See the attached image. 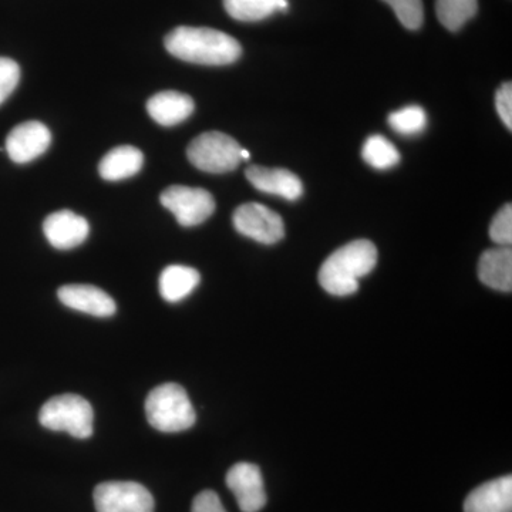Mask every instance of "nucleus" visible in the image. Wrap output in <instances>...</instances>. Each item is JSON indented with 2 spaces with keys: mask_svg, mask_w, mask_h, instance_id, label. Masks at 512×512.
Returning <instances> with one entry per match:
<instances>
[{
  "mask_svg": "<svg viewBox=\"0 0 512 512\" xmlns=\"http://www.w3.org/2000/svg\"><path fill=\"white\" fill-rule=\"evenodd\" d=\"M144 156L138 148L120 146L109 151L100 161L99 173L106 181H121L140 173Z\"/></svg>",
  "mask_w": 512,
  "mask_h": 512,
  "instance_id": "17",
  "label": "nucleus"
},
{
  "mask_svg": "<svg viewBox=\"0 0 512 512\" xmlns=\"http://www.w3.org/2000/svg\"><path fill=\"white\" fill-rule=\"evenodd\" d=\"M249 157H251V154H249V151L245 150V148H242V150H241V158H242V160L248 161Z\"/></svg>",
  "mask_w": 512,
  "mask_h": 512,
  "instance_id": "28",
  "label": "nucleus"
},
{
  "mask_svg": "<svg viewBox=\"0 0 512 512\" xmlns=\"http://www.w3.org/2000/svg\"><path fill=\"white\" fill-rule=\"evenodd\" d=\"M201 276L197 269L184 265H171L160 276V293L167 302L183 301L198 285Z\"/></svg>",
  "mask_w": 512,
  "mask_h": 512,
  "instance_id": "18",
  "label": "nucleus"
},
{
  "mask_svg": "<svg viewBox=\"0 0 512 512\" xmlns=\"http://www.w3.org/2000/svg\"><path fill=\"white\" fill-rule=\"evenodd\" d=\"M195 104L187 94L174 92L157 93L147 103L151 119L165 127L177 126L194 113Z\"/></svg>",
  "mask_w": 512,
  "mask_h": 512,
  "instance_id": "15",
  "label": "nucleus"
},
{
  "mask_svg": "<svg viewBox=\"0 0 512 512\" xmlns=\"http://www.w3.org/2000/svg\"><path fill=\"white\" fill-rule=\"evenodd\" d=\"M478 0H436V15L444 28L457 32L476 16Z\"/></svg>",
  "mask_w": 512,
  "mask_h": 512,
  "instance_id": "20",
  "label": "nucleus"
},
{
  "mask_svg": "<svg viewBox=\"0 0 512 512\" xmlns=\"http://www.w3.org/2000/svg\"><path fill=\"white\" fill-rule=\"evenodd\" d=\"M377 264V248L367 239H357L336 249L323 262L319 284L330 295L349 296L359 289V281Z\"/></svg>",
  "mask_w": 512,
  "mask_h": 512,
  "instance_id": "2",
  "label": "nucleus"
},
{
  "mask_svg": "<svg viewBox=\"0 0 512 512\" xmlns=\"http://www.w3.org/2000/svg\"><path fill=\"white\" fill-rule=\"evenodd\" d=\"M495 104H497L498 114H500L505 127L512 130V84L510 82L504 83L498 89Z\"/></svg>",
  "mask_w": 512,
  "mask_h": 512,
  "instance_id": "26",
  "label": "nucleus"
},
{
  "mask_svg": "<svg viewBox=\"0 0 512 512\" xmlns=\"http://www.w3.org/2000/svg\"><path fill=\"white\" fill-rule=\"evenodd\" d=\"M165 49L184 62L204 66H225L237 62L242 47L237 39L210 28L181 26L165 37Z\"/></svg>",
  "mask_w": 512,
  "mask_h": 512,
  "instance_id": "1",
  "label": "nucleus"
},
{
  "mask_svg": "<svg viewBox=\"0 0 512 512\" xmlns=\"http://www.w3.org/2000/svg\"><path fill=\"white\" fill-rule=\"evenodd\" d=\"M160 201L168 211L173 212L181 227H197L215 211L214 197L202 188L173 185L161 192Z\"/></svg>",
  "mask_w": 512,
  "mask_h": 512,
  "instance_id": "6",
  "label": "nucleus"
},
{
  "mask_svg": "<svg viewBox=\"0 0 512 512\" xmlns=\"http://www.w3.org/2000/svg\"><path fill=\"white\" fill-rule=\"evenodd\" d=\"M43 232L53 248L67 251L79 247L86 241L90 227L86 218L64 210L53 212L46 218Z\"/></svg>",
  "mask_w": 512,
  "mask_h": 512,
  "instance_id": "11",
  "label": "nucleus"
},
{
  "mask_svg": "<svg viewBox=\"0 0 512 512\" xmlns=\"http://www.w3.org/2000/svg\"><path fill=\"white\" fill-rule=\"evenodd\" d=\"M192 512H227L220 497L211 490L202 491L192 501Z\"/></svg>",
  "mask_w": 512,
  "mask_h": 512,
  "instance_id": "27",
  "label": "nucleus"
},
{
  "mask_svg": "<svg viewBox=\"0 0 512 512\" xmlns=\"http://www.w3.org/2000/svg\"><path fill=\"white\" fill-rule=\"evenodd\" d=\"M232 222L239 234L261 244H276L285 237V225L281 215L258 202H248L238 207Z\"/></svg>",
  "mask_w": 512,
  "mask_h": 512,
  "instance_id": "8",
  "label": "nucleus"
},
{
  "mask_svg": "<svg viewBox=\"0 0 512 512\" xmlns=\"http://www.w3.org/2000/svg\"><path fill=\"white\" fill-rule=\"evenodd\" d=\"M225 10L231 18L239 22H259L274 15L286 12L288 0H224Z\"/></svg>",
  "mask_w": 512,
  "mask_h": 512,
  "instance_id": "19",
  "label": "nucleus"
},
{
  "mask_svg": "<svg viewBox=\"0 0 512 512\" xmlns=\"http://www.w3.org/2000/svg\"><path fill=\"white\" fill-rule=\"evenodd\" d=\"M146 416L150 426L163 433L191 429L197 420L190 397L177 383L161 384L151 390L146 400Z\"/></svg>",
  "mask_w": 512,
  "mask_h": 512,
  "instance_id": "3",
  "label": "nucleus"
},
{
  "mask_svg": "<svg viewBox=\"0 0 512 512\" xmlns=\"http://www.w3.org/2000/svg\"><path fill=\"white\" fill-rule=\"evenodd\" d=\"M427 121V113L420 106L403 107L389 116L390 127L402 136H419L426 130Z\"/></svg>",
  "mask_w": 512,
  "mask_h": 512,
  "instance_id": "22",
  "label": "nucleus"
},
{
  "mask_svg": "<svg viewBox=\"0 0 512 512\" xmlns=\"http://www.w3.org/2000/svg\"><path fill=\"white\" fill-rule=\"evenodd\" d=\"M464 512H512V477L495 478L471 491Z\"/></svg>",
  "mask_w": 512,
  "mask_h": 512,
  "instance_id": "14",
  "label": "nucleus"
},
{
  "mask_svg": "<svg viewBox=\"0 0 512 512\" xmlns=\"http://www.w3.org/2000/svg\"><path fill=\"white\" fill-rule=\"evenodd\" d=\"M19 80V64L8 57H0V104L15 92Z\"/></svg>",
  "mask_w": 512,
  "mask_h": 512,
  "instance_id": "25",
  "label": "nucleus"
},
{
  "mask_svg": "<svg viewBox=\"0 0 512 512\" xmlns=\"http://www.w3.org/2000/svg\"><path fill=\"white\" fill-rule=\"evenodd\" d=\"M399 18L400 23L409 30L421 28L424 22V6L421 0H383Z\"/></svg>",
  "mask_w": 512,
  "mask_h": 512,
  "instance_id": "23",
  "label": "nucleus"
},
{
  "mask_svg": "<svg viewBox=\"0 0 512 512\" xmlns=\"http://www.w3.org/2000/svg\"><path fill=\"white\" fill-rule=\"evenodd\" d=\"M97 512H154V498L134 481H107L93 494Z\"/></svg>",
  "mask_w": 512,
  "mask_h": 512,
  "instance_id": "7",
  "label": "nucleus"
},
{
  "mask_svg": "<svg viewBox=\"0 0 512 512\" xmlns=\"http://www.w3.org/2000/svg\"><path fill=\"white\" fill-rule=\"evenodd\" d=\"M39 421L46 429L66 431L76 439H89L93 434V407L82 396L62 394L43 404Z\"/></svg>",
  "mask_w": 512,
  "mask_h": 512,
  "instance_id": "4",
  "label": "nucleus"
},
{
  "mask_svg": "<svg viewBox=\"0 0 512 512\" xmlns=\"http://www.w3.org/2000/svg\"><path fill=\"white\" fill-rule=\"evenodd\" d=\"M363 160L376 170H390L400 163V153L386 137L370 136L362 150Z\"/></svg>",
  "mask_w": 512,
  "mask_h": 512,
  "instance_id": "21",
  "label": "nucleus"
},
{
  "mask_svg": "<svg viewBox=\"0 0 512 512\" xmlns=\"http://www.w3.org/2000/svg\"><path fill=\"white\" fill-rule=\"evenodd\" d=\"M227 485L242 512H258L265 507L264 477L255 464L238 463L229 468Z\"/></svg>",
  "mask_w": 512,
  "mask_h": 512,
  "instance_id": "9",
  "label": "nucleus"
},
{
  "mask_svg": "<svg viewBox=\"0 0 512 512\" xmlns=\"http://www.w3.org/2000/svg\"><path fill=\"white\" fill-rule=\"evenodd\" d=\"M241 150L234 138L218 131L201 134L187 148L188 160L205 173L222 174L234 171L241 164Z\"/></svg>",
  "mask_w": 512,
  "mask_h": 512,
  "instance_id": "5",
  "label": "nucleus"
},
{
  "mask_svg": "<svg viewBox=\"0 0 512 512\" xmlns=\"http://www.w3.org/2000/svg\"><path fill=\"white\" fill-rule=\"evenodd\" d=\"M490 237L500 247H510L512 242V207L505 204L490 225Z\"/></svg>",
  "mask_w": 512,
  "mask_h": 512,
  "instance_id": "24",
  "label": "nucleus"
},
{
  "mask_svg": "<svg viewBox=\"0 0 512 512\" xmlns=\"http://www.w3.org/2000/svg\"><path fill=\"white\" fill-rule=\"evenodd\" d=\"M249 183L264 194L276 195L288 201H296L302 197L303 185L298 175L285 168H266L251 165L245 171Z\"/></svg>",
  "mask_w": 512,
  "mask_h": 512,
  "instance_id": "13",
  "label": "nucleus"
},
{
  "mask_svg": "<svg viewBox=\"0 0 512 512\" xmlns=\"http://www.w3.org/2000/svg\"><path fill=\"white\" fill-rule=\"evenodd\" d=\"M480 281L500 292L512 291V251L510 247L488 249L478 264Z\"/></svg>",
  "mask_w": 512,
  "mask_h": 512,
  "instance_id": "16",
  "label": "nucleus"
},
{
  "mask_svg": "<svg viewBox=\"0 0 512 512\" xmlns=\"http://www.w3.org/2000/svg\"><path fill=\"white\" fill-rule=\"evenodd\" d=\"M52 143L49 128L39 121L19 124L6 138V151L10 160L18 164L30 163L42 156Z\"/></svg>",
  "mask_w": 512,
  "mask_h": 512,
  "instance_id": "10",
  "label": "nucleus"
},
{
  "mask_svg": "<svg viewBox=\"0 0 512 512\" xmlns=\"http://www.w3.org/2000/svg\"><path fill=\"white\" fill-rule=\"evenodd\" d=\"M57 295L60 302L67 308L96 316V318H110L117 311L114 299L97 286L64 285Z\"/></svg>",
  "mask_w": 512,
  "mask_h": 512,
  "instance_id": "12",
  "label": "nucleus"
}]
</instances>
